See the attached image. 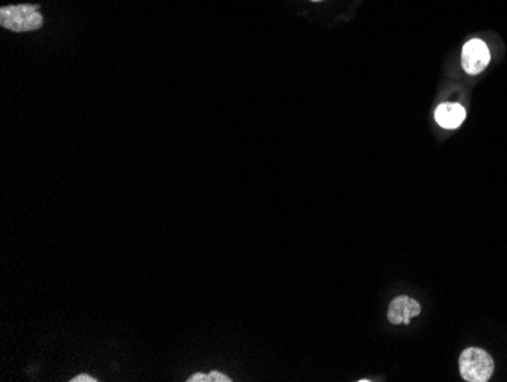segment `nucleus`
<instances>
[{
	"label": "nucleus",
	"mask_w": 507,
	"mask_h": 382,
	"mask_svg": "<svg viewBox=\"0 0 507 382\" xmlns=\"http://www.w3.org/2000/svg\"><path fill=\"white\" fill-rule=\"evenodd\" d=\"M40 5H10L0 10V25L13 32H30L40 30L43 15Z\"/></svg>",
	"instance_id": "f257e3e1"
},
{
	"label": "nucleus",
	"mask_w": 507,
	"mask_h": 382,
	"mask_svg": "<svg viewBox=\"0 0 507 382\" xmlns=\"http://www.w3.org/2000/svg\"><path fill=\"white\" fill-rule=\"evenodd\" d=\"M459 368L468 382H486L494 373V361L489 353L477 347H469L460 355Z\"/></svg>",
	"instance_id": "f03ea898"
},
{
	"label": "nucleus",
	"mask_w": 507,
	"mask_h": 382,
	"mask_svg": "<svg viewBox=\"0 0 507 382\" xmlns=\"http://www.w3.org/2000/svg\"><path fill=\"white\" fill-rule=\"evenodd\" d=\"M489 60H491V54L485 41L474 39L463 46L462 65L469 75H478L480 72L485 71L489 65Z\"/></svg>",
	"instance_id": "7ed1b4c3"
},
{
	"label": "nucleus",
	"mask_w": 507,
	"mask_h": 382,
	"mask_svg": "<svg viewBox=\"0 0 507 382\" xmlns=\"http://www.w3.org/2000/svg\"><path fill=\"white\" fill-rule=\"evenodd\" d=\"M419 312H421V307L415 299L408 296H400L393 299L391 307H389V322L393 323V325H401V323L408 325L413 317L418 316Z\"/></svg>",
	"instance_id": "20e7f679"
},
{
	"label": "nucleus",
	"mask_w": 507,
	"mask_h": 382,
	"mask_svg": "<svg viewBox=\"0 0 507 382\" xmlns=\"http://www.w3.org/2000/svg\"><path fill=\"white\" fill-rule=\"evenodd\" d=\"M434 117H436V122L443 128H447V130H454V128H459L462 126V122L465 121L467 117V111L463 109L460 104H451V102H445V104H441V106L436 109V113H434Z\"/></svg>",
	"instance_id": "39448f33"
},
{
	"label": "nucleus",
	"mask_w": 507,
	"mask_h": 382,
	"mask_svg": "<svg viewBox=\"0 0 507 382\" xmlns=\"http://www.w3.org/2000/svg\"><path fill=\"white\" fill-rule=\"evenodd\" d=\"M209 381L210 382H231L227 375L224 373L218 372V370H213V372L209 373Z\"/></svg>",
	"instance_id": "423d86ee"
},
{
	"label": "nucleus",
	"mask_w": 507,
	"mask_h": 382,
	"mask_svg": "<svg viewBox=\"0 0 507 382\" xmlns=\"http://www.w3.org/2000/svg\"><path fill=\"white\" fill-rule=\"evenodd\" d=\"M189 382H210L209 375H204V373H194L192 377L187 379Z\"/></svg>",
	"instance_id": "0eeeda50"
},
{
	"label": "nucleus",
	"mask_w": 507,
	"mask_h": 382,
	"mask_svg": "<svg viewBox=\"0 0 507 382\" xmlns=\"http://www.w3.org/2000/svg\"><path fill=\"white\" fill-rule=\"evenodd\" d=\"M72 382H96L98 379L93 377H89V375H78V377L70 379Z\"/></svg>",
	"instance_id": "6e6552de"
},
{
	"label": "nucleus",
	"mask_w": 507,
	"mask_h": 382,
	"mask_svg": "<svg viewBox=\"0 0 507 382\" xmlns=\"http://www.w3.org/2000/svg\"><path fill=\"white\" fill-rule=\"evenodd\" d=\"M314 2H319V0H314Z\"/></svg>",
	"instance_id": "1a4fd4ad"
}]
</instances>
